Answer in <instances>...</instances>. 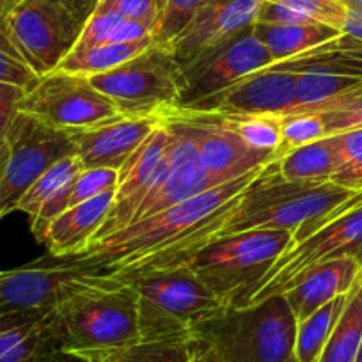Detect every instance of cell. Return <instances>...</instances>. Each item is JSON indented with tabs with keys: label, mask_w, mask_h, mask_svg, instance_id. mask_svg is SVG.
<instances>
[{
	"label": "cell",
	"mask_w": 362,
	"mask_h": 362,
	"mask_svg": "<svg viewBox=\"0 0 362 362\" xmlns=\"http://www.w3.org/2000/svg\"><path fill=\"white\" fill-rule=\"evenodd\" d=\"M254 34L264 45L268 54L274 59V64L288 59L298 57L320 45L341 36V30L334 27L311 23V25H267L254 23Z\"/></svg>",
	"instance_id": "603a6c76"
},
{
	"label": "cell",
	"mask_w": 362,
	"mask_h": 362,
	"mask_svg": "<svg viewBox=\"0 0 362 362\" xmlns=\"http://www.w3.org/2000/svg\"><path fill=\"white\" fill-rule=\"evenodd\" d=\"M48 322L62 354L80 361L141 341L137 295L112 274L80 284L55 305Z\"/></svg>",
	"instance_id": "6da1fadb"
},
{
	"label": "cell",
	"mask_w": 362,
	"mask_h": 362,
	"mask_svg": "<svg viewBox=\"0 0 362 362\" xmlns=\"http://www.w3.org/2000/svg\"><path fill=\"white\" fill-rule=\"evenodd\" d=\"M100 4L117 11L123 18L151 27L153 33L158 25L163 9V0H102Z\"/></svg>",
	"instance_id": "d590c367"
},
{
	"label": "cell",
	"mask_w": 362,
	"mask_h": 362,
	"mask_svg": "<svg viewBox=\"0 0 362 362\" xmlns=\"http://www.w3.org/2000/svg\"><path fill=\"white\" fill-rule=\"evenodd\" d=\"M23 93L25 90L20 89V87L0 83V149L4 144L6 134H8L13 117L18 112V102Z\"/></svg>",
	"instance_id": "74e56055"
},
{
	"label": "cell",
	"mask_w": 362,
	"mask_h": 362,
	"mask_svg": "<svg viewBox=\"0 0 362 362\" xmlns=\"http://www.w3.org/2000/svg\"><path fill=\"white\" fill-rule=\"evenodd\" d=\"M276 66L293 73L320 71L362 80V43L341 34L298 57L277 62Z\"/></svg>",
	"instance_id": "7402d4cb"
},
{
	"label": "cell",
	"mask_w": 362,
	"mask_h": 362,
	"mask_svg": "<svg viewBox=\"0 0 362 362\" xmlns=\"http://www.w3.org/2000/svg\"><path fill=\"white\" fill-rule=\"evenodd\" d=\"M73 153L66 130L16 112L0 149V218L16 211L23 194L52 163Z\"/></svg>",
	"instance_id": "52a82bcc"
},
{
	"label": "cell",
	"mask_w": 362,
	"mask_h": 362,
	"mask_svg": "<svg viewBox=\"0 0 362 362\" xmlns=\"http://www.w3.org/2000/svg\"><path fill=\"white\" fill-rule=\"evenodd\" d=\"M185 110L197 130V162L218 185L274 162V153L247 146L217 114Z\"/></svg>",
	"instance_id": "2e32d148"
},
{
	"label": "cell",
	"mask_w": 362,
	"mask_h": 362,
	"mask_svg": "<svg viewBox=\"0 0 362 362\" xmlns=\"http://www.w3.org/2000/svg\"><path fill=\"white\" fill-rule=\"evenodd\" d=\"M339 2L346 9H351V11L362 13V0H339Z\"/></svg>",
	"instance_id": "7bdbcfd3"
},
{
	"label": "cell",
	"mask_w": 362,
	"mask_h": 362,
	"mask_svg": "<svg viewBox=\"0 0 362 362\" xmlns=\"http://www.w3.org/2000/svg\"><path fill=\"white\" fill-rule=\"evenodd\" d=\"M339 139V155L341 162H348V160L355 158L362 153V128H355V130L343 132V134H336ZM341 163V165H343Z\"/></svg>",
	"instance_id": "ab89813d"
},
{
	"label": "cell",
	"mask_w": 362,
	"mask_h": 362,
	"mask_svg": "<svg viewBox=\"0 0 362 362\" xmlns=\"http://www.w3.org/2000/svg\"><path fill=\"white\" fill-rule=\"evenodd\" d=\"M362 343V279L348 295L343 313L318 362H355Z\"/></svg>",
	"instance_id": "d4e9b609"
},
{
	"label": "cell",
	"mask_w": 362,
	"mask_h": 362,
	"mask_svg": "<svg viewBox=\"0 0 362 362\" xmlns=\"http://www.w3.org/2000/svg\"><path fill=\"white\" fill-rule=\"evenodd\" d=\"M2 23L13 47L37 76L57 69L83 27L55 0H15Z\"/></svg>",
	"instance_id": "ba28073f"
},
{
	"label": "cell",
	"mask_w": 362,
	"mask_h": 362,
	"mask_svg": "<svg viewBox=\"0 0 362 362\" xmlns=\"http://www.w3.org/2000/svg\"><path fill=\"white\" fill-rule=\"evenodd\" d=\"M341 33L362 43V13L346 9V16H344V23Z\"/></svg>",
	"instance_id": "b9f144b4"
},
{
	"label": "cell",
	"mask_w": 362,
	"mask_h": 362,
	"mask_svg": "<svg viewBox=\"0 0 362 362\" xmlns=\"http://www.w3.org/2000/svg\"><path fill=\"white\" fill-rule=\"evenodd\" d=\"M325 123V134L336 135L343 132L362 128V96L337 107V109L327 110L320 114Z\"/></svg>",
	"instance_id": "8d00e7d4"
},
{
	"label": "cell",
	"mask_w": 362,
	"mask_h": 362,
	"mask_svg": "<svg viewBox=\"0 0 362 362\" xmlns=\"http://www.w3.org/2000/svg\"><path fill=\"white\" fill-rule=\"evenodd\" d=\"M297 78V73L272 64L189 109L217 116H293L298 114Z\"/></svg>",
	"instance_id": "5bb4252c"
},
{
	"label": "cell",
	"mask_w": 362,
	"mask_h": 362,
	"mask_svg": "<svg viewBox=\"0 0 362 362\" xmlns=\"http://www.w3.org/2000/svg\"><path fill=\"white\" fill-rule=\"evenodd\" d=\"M341 257H351L362 264V201L337 214L304 240L291 243L259 281L247 305L283 295L304 270Z\"/></svg>",
	"instance_id": "9c48e42d"
},
{
	"label": "cell",
	"mask_w": 362,
	"mask_h": 362,
	"mask_svg": "<svg viewBox=\"0 0 362 362\" xmlns=\"http://www.w3.org/2000/svg\"><path fill=\"white\" fill-rule=\"evenodd\" d=\"M261 0H208L167 45L180 64L228 43L256 23Z\"/></svg>",
	"instance_id": "9a60e30c"
},
{
	"label": "cell",
	"mask_w": 362,
	"mask_h": 362,
	"mask_svg": "<svg viewBox=\"0 0 362 362\" xmlns=\"http://www.w3.org/2000/svg\"><path fill=\"white\" fill-rule=\"evenodd\" d=\"M83 362H189L185 341H139L132 346L89 355Z\"/></svg>",
	"instance_id": "83f0119b"
},
{
	"label": "cell",
	"mask_w": 362,
	"mask_h": 362,
	"mask_svg": "<svg viewBox=\"0 0 362 362\" xmlns=\"http://www.w3.org/2000/svg\"><path fill=\"white\" fill-rule=\"evenodd\" d=\"M206 2L208 0H163L162 16L153 33V41L167 47Z\"/></svg>",
	"instance_id": "4dcf8cb0"
},
{
	"label": "cell",
	"mask_w": 362,
	"mask_h": 362,
	"mask_svg": "<svg viewBox=\"0 0 362 362\" xmlns=\"http://www.w3.org/2000/svg\"><path fill=\"white\" fill-rule=\"evenodd\" d=\"M297 320L284 295L226 308L187 336L189 362H297Z\"/></svg>",
	"instance_id": "7a4b0ae2"
},
{
	"label": "cell",
	"mask_w": 362,
	"mask_h": 362,
	"mask_svg": "<svg viewBox=\"0 0 362 362\" xmlns=\"http://www.w3.org/2000/svg\"><path fill=\"white\" fill-rule=\"evenodd\" d=\"M348 295L334 298L325 305L297 323V336H295V358L297 362H318L334 325L343 313Z\"/></svg>",
	"instance_id": "484cf974"
},
{
	"label": "cell",
	"mask_w": 362,
	"mask_h": 362,
	"mask_svg": "<svg viewBox=\"0 0 362 362\" xmlns=\"http://www.w3.org/2000/svg\"><path fill=\"white\" fill-rule=\"evenodd\" d=\"M137 295L141 341H185L226 305L187 268L124 274Z\"/></svg>",
	"instance_id": "5b68a950"
},
{
	"label": "cell",
	"mask_w": 362,
	"mask_h": 362,
	"mask_svg": "<svg viewBox=\"0 0 362 362\" xmlns=\"http://www.w3.org/2000/svg\"><path fill=\"white\" fill-rule=\"evenodd\" d=\"M55 2L61 4L68 13H71L83 25L102 0H55Z\"/></svg>",
	"instance_id": "60d3db41"
},
{
	"label": "cell",
	"mask_w": 362,
	"mask_h": 362,
	"mask_svg": "<svg viewBox=\"0 0 362 362\" xmlns=\"http://www.w3.org/2000/svg\"><path fill=\"white\" fill-rule=\"evenodd\" d=\"M277 173L286 181H330L341 167L339 139L325 135L315 142L293 149L276 160Z\"/></svg>",
	"instance_id": "44dd1931"
},
{
	"label": "cell",
	"mask_w": 362,
	"mask_h": 362,
	"mask_svg": "<svg viewBox=\"0 0 362 362\" xmlns=\"http://www.w3.org/2000/svg\"><path fill=\"white\" fill-rule=\"evenodd\" d=\"M153 43H155L153 37H144V40L128 41V43H102L86 48V50L69 52L57 66V69L83 76L100 75L132 61Z\"/></svg>",
	"instance_id": "cb8c5ba5"
},
{
	"label": "cell",
	"mask_w": 362,
	"mask_h": 362,
	"mask_svg": "<svg viewBox=\"0 0 362 362\" xmlns=\"http://www.w3.org/2000/svg\"><path fill=\"white\" fill-rule=\"evenodd\" d=\"M98 263L86 257H47L2 272L0 313L52 311L73 290L96 276H107Z\"/></svg>",
	"instance_id": "8fae6325"
},
{
	"label": "cell",
	"mask_w": 362,
	"mask_h": 362,
	"mask_svg": "<svg viewBox=\"0 0 362 362\" xmlns=\"http://www.w3.org/2000/svg\"><path fill=\"white\" fill-rule=\"evenodd\" d=\"M267 165L254 169L252 173L228 181V183L214 187L199 196L190 197L162 214L127 226L107 238L89 245L82 254H78V257L93 259L103 270L117 274L130 264L141 261L142 257L165 249L170 243L177 242L194 231L197 226L217 214L229 201L245 192L261 176Z\"/></svg>",
	"instance_id": "3957f363"
},
{
	"label": "cell",
	"mask_w": 362,
	"mask_h": 362,
	"mask_svg": "<svg viewBox=\"0 0 362 362\" xmlns=\"http://www.w3.org/2000/svg\"><path fill=\"white\" fill-rule=\"evenodd\" d=\"M124 117H153L181 107L183 71L173 52L153 43L132 61L89 76Z\"/></svg>",
	"instance_id": "8992f818"
},
{
	"label": "cell",
	"mask_w": 362,
	"mask_h": 362,
	"mask_svg": "<svg viewBox=\"0 0 362 362\" xmlns=\"http://www.w3.org/2000/svg\"><path fill=\"white\" fill-rule=\"evenodd\" d=\"M325 123L320 114H293L283 119V130H281V142L276 149L274 160L281 158L286 153L302 146L315 142L325 137Z\"/></svg>",
	"instance_id": "f546056e"
},
{
	"label": "cell",
	"mask_w": 362,
	"mask_h": 362,
	"mask_svg": "<svg viewBox=\"0 0 362 362\" xmlns=\"http://www.w3.org/2000/svg\"><path fill=\"white\" fill-rule=\"evenodd\" d=\"M116 190L68 208L55 217L40 242L54 257H71L82 254L93 243L114 203Z\"/></svg>",
	"instance_id": "d6986e66"
},
{
	"label": "cell",
	"mask_w": 362,
	"mask_h": 362,
	"mask_svg": "<svg viewBox=\"0 0 362 362\" xmlns=\"http://www.w3.org/2000/svg\"><path fill=\"white\" fill-rule=\"evenodd\" d=\"M156 124L158 119L153 117L117 116L90 127L69 128L66 134L71 139L83 169L105 167L119 170Z\"/></svg>",
	"instance_id": "e0dca14e"
},
{
	"label": "cell",
	"mask_w": 362,
	"mask_h": 362,
	"mask_svg": "<svg viewBox=\"0 0 362 362\" xmlns=\"http://www.w3.org/2000/svg\"><path fill=\"white\" fill-rule=\"evenodd\" d=\"M272 64L274 59L250 27L228 43L192 59L187 64H180L183 71L181 107L189 109L197 105Z\"/></svg>",
	"instance_id": "7c38bea8"
},
{
	"label": "cell",
	"mask_w": 362,
	"mask_h": 362,
	"mask_svg": "<svg viewBox=\"0 0 362 362\" xmlns=\"http://www.w3.org/2000/svg\"><path fill=\"white\" fill-rule=\"evenodd\" d=\"M82 170L83 163L76 153L57 160V162L52 163V165L34 181L33 187L23 194L22 199L18 201L16 211H22V214L29 215V218L36 217L37 211H40L52 197L61 194L69 183H73Z\"/></svg>",
	"instance_id": "4316f807"
},
{
	"label": "cell",
	"mask_w": 362,
	"mask_h": 362,
	"mask_svg": "<svg viewBox=\"0 0 362 362\" xmlns=\"http://www.w3.org/2000/svg\"><path fill=\"white\" fill-rule=\"evenodd\" d=\"M121 20H123V16L119 13L98 4L95 11H93V15L83 23L82 33H80L78 40H76L71 52H80L86 50V48L96 47V45L107 43L109 36L112 34V30L116 29V25Z\"/></svg>",
	"instance_id": "e575fe53"
},
{
	"label": "cell",
	"mask_w": 362,
	"mask_h": 362,
	"mask_svg": "<svg viewBox=\"0 0 362 362\" xmlns=\"http://www.w3.org/2000/svg\"><path fill=\"white\" fill-rule=\"evenodd\" d=\"M117 189V170L116 169H83L76 177L73 185L71 194H69L68 208L76 206L80 203H86L89 199L102 196V194L110 192Z\"/></svg>",
	"instance_id": "836d02e7"
},
{
	"label": "cell",
	"mask_w": 362,
	"mask_h": 362,
	"mask_svg": "<svg viewBox=\"0 0 362 362\" xmlns=\"http://www.w3.org/2000/svg\"><path fill=\"white\" fill-rule=\"evenodd\" d=\"M247 146L276 155L281 142L283 119L279 116H221Z\"/></svg>",
	"instance_id": "f1b7e54d"
},
{
	"label": "cell",
	"mask_w": 362,
	"mask_h": 362,
	"mask_svg": "<svg viewBox=\"0 0 362 362\" xmlns=\"http://www.w3.org/2000/svg\"><path fill=\"white\" fill-rule=\"evenodd\" d=\"M330 181H334L336 185L343 187V189L362 192V153L344 162Z\"/></svg>",
	"instance_id": "f35d334b"
},
{
	"label": "cell",
	"mask_w": 362,
	"mask_h": 362,
	"mask_svg": "<svg viewBox=\"0 0 362 362\" xmlns=\"http://www.w3.org/2000/svg\"><path fill=\"white\" fill-rule=\"evenodd\" d=\"M37 80L40 76L30 69V66L23 61L22 55L9 41L4 23H2V16H0V83L29 90Z\"/></svg>",
	"instance_id": "1f68e13d"
},
{
	"label": "cell",
	"mask_w": 362,
	"mask_h": 362,
	"mask_svg": "<svg viewBox=\"0 0 362 362\" xmlns=\"http://www.w3.org/2000/svg\"><path fill=\"white\" fill-rule=\"evenodd\" d=\"M13 2H15V0H0V16L4 15L6 9H8Z\"/></svg>",
	"instance_id": "ee69618b"
},
{
	"label": "cell",
	"mask_w": 362,
	"mask_h": 362,
	"mask_svg": "<svg viewBox=\"0 0 362 362\" xmlns=\"http://www.w3.org/2000/svg\"><path fill=\"white\" fill-rule=\"evenodd\" d=\"M272 2L286 6L288 9L298 13L302 18L311 23H322L337 30L343 29L346 8L339 0H272Z\"/></svg>",
	"instance_id": "d6a6232c"
},
{
	"label": "cell",
	"mask_w": 362,
	"mask_h": 362,
	"mask_svg": "<svg viewBox=\"0 0 362 362\" xmlns=\"http://www.w3.org/2000/svg\"><path fill=\"white\" fill-rule=\"evenodd\" d=\"M361 279L362 264L351 257H341L304 270L288 284L283 295L298 323L327 302L350 293Z\"/></svg>",
	"instance_id": "ac0fdd59"
},
{
	"label": "cell",
	"mask_w": 362,
	"mask_h": 362,
	"mask_svg": "<svg viewBox=\"0 0 362 362\" xmlns=\"http://www.w3.org/2000/svg\"><path fill=\"white\" fill-rule=\"evenodd\" d=\"M214 187H218V183L203 169V165L197 160L183 163V165L170 170L169 176L144 197L130 224L144 221V218L153 217L156 214H162V211L169 210V208L176 206V204L183 203L190 197L199 196V194L206 192Z\"/></svg>",
	"instance_id": "ffe728a7"
},
{
	"label": "cell",
	"mask_w": 362,
	"mask_h": 362,
	"mask_svg": "<svg viewBox=\"0 0 362 362\" xmlns=\"http://www.w3.org/2000/svg\"><path fill=\"white\" fill-rule=\"evenodd\" d=\"M355 362H362V343H361V348H358V354H357V361Z\"/></svg>",
	"instance_id": "f6af8a7d"
},
{
	"label": "cell",
	"mask_w": 362,
	"mask_h": 362,
	"mask_svg": "<svg viewBox=\"0 0 362 362\" xmlns=\"http://www.w3.org/2000/svg\"><path fill=\"white\" fill-rule=\"evenodd\" d=\"M291 242L293 235L284 229L236 233L206 243L181 267L201 281L226 308H243Z\"/></svg>",
	"instance_id": "277c9868"
},
{
	"label": "cell",
	"mask_w": 362,
	"mask_h": 362,
	"mask_svg": "<svg viewBox=\"0 0 362 362\" xmlns=\"http://www.w3.org/2000/svg\"><path fill=\"white\" fill-rule=\"evenodd\" d=\"M0 276H2V272H0Z\"/></svg>",
	"instance_id": "bcb514c9"
},
{
	"label": "cell",
	"mask_w": 362,
	"mask_h": 362,
	"mask_svg": "<svg viewBox=\"0 0 362 362\" xmlns=\"http://www.w3.org/2000/svg\"><path fill=\"white\" fill-rule=\"evenodd\" d=\"M18 112L29 114L59 130L83 128L121 116L89 76L54 69L40 76L18 102Z\"/></svg>",
	"instance_id": "30bf717a"
},
{
	"label": "cell",
	"mask_w": 362,
	"mask_h": 362,
	"mask_svg": "<svg viewBox=\"0 0 362 362\" xmlns=\"http://www.w3.org/2000/svg\"><path fill=\"white\" fill-rule=\"evenodd\" d=\"M169 142V128L162 121H158L155 130L121 165V169L117 170V189L114 203L93 243L127 228L144 197L169 176L173 170V165L165 155Z\"/></svg>",
	"instance_id": "4fadbf2b"
}]
</instances>
